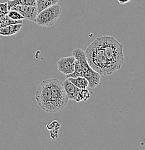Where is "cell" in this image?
I'll list each match as a JSON object with an SVG mask.
<instances>
[{"mask_svg": "<svg viewBox=\"0 0 145 150\" xmlns=\"http://www.w3.org/2000/svg\"><path fill=\"white\" fill-rule=\"evenodd\" d=\"M35 99L40 108L49 113L63 110L69 100L63 82L56 78L42 81L35 90Z\"/></svg>", "mask_w": 145, "mask_h": 150, "instance_id": "1", "label": "cell"}, {"mask_svg": "<svg viewBox=\"0 0 145 150\" xmlns=\"http://www.w3.org/2000/svg\"><path fill=\"white\" fill-rule=\"evenodd\" d=\"M85 56L90 67L100 75L108 76L118 70L107 59L97 38L87 48Z\"/></svg>", "mask_w": 145, "mask_h": 150, "instance_id": "2", "label": "cell"}, {"mask_svg": "<svg viewBox=\"0 0 145 150\" xmlns=\"http://www.w3.org/2000/svg\"><path fill=\"white\" fill-rule=\"evenodd\" d=\"M97 39L109 62L116 66L118 69H120L125 62L123 45L114 37L109 35H100L97 37Z\"/></svg>", "mask_w": 145, "mask_h": 150, "instance_id": "3", "label": "cell"}, {"mask_svg": "<svg viewBox=\"0 0 145 150\" xmlns=\"http://www.w3.org/2000/svg\"><path fill=\"white\" fill-rule=\"evenodd\" d=\"M72 56L80 64L83 71V77H85L88 81V87H90V88H95L98 87L100 83L101 75L95 71L88 64L85 56V51H83L82 48H75L73 51Z\"/></svg>", "mask_w": 145, "mask_h": 150, "instance_id": "4", "label": "cell"}, {"mask_svg": "<svg viewBox=\"0 0 145 150\" xmlns=\"http://www.w3.org/2000/svg\"><path fill=\"white\" fill-rule=\"evenodd\" d=\"M62 13V7L57 3L38 12L35 23L41 27H51L58 20Z\"/></svg>", "mask_w": 145, "mask_h": 150, "instance_id": "5", "label": "cell"}, {"mask_svg": "<svg viewBox=\"0 0 145 150\" xmlns=\"http://www.w3.org/2000/svg\"><path fill=\"white\" fill-rule=\"evenodd\" d=\"M10 10H16L23 16L24 19L35 22V18L38 15V9L36 6L30 5H15Z\"/></svg>", "mask_w": 145, "mask_h": 150, "instance_id": "6", "label": "cell"}, {"mask_svg": "<svg viewBox=\"0 0 145 150\" xmlns=\"http://www.w3.org/2000/svg\"><path fill=\"white\" fill-rule=\"evenodd\" d=\"M75 58L73 56L61 58L57 62V68L59 71L64 75L71 74L74 70Z\"/></svg>", "mask_w": 145, "mask_h": 150, "instance_id": "7", "label": "cell"}, {"mask_svg": "<svg viewBox=\"0 0 145 150\" xmlns=\"http://www.w3.org/2000/svg\"><path fill=\"white\" fill-rule=\"evenodd\" d=\"M63 87L64 89L65 92H66V95L69 100H75L77 98L78 93H79L81 89L79 87H76L74 84L71 83L69 79H66L63 82Z\"/></svg>", "mask_w": 145, "mask_h": 150, "instance_id": "8", "label": "cell"}, {"mask_svg": "<svg viewBox=\"0 0 145 150\" xmlns=\"http://www.w3.org/2000/svg\"><path fill=\"white\" fill-rule=\"evenodd\" d=\"M23 27V23L12 24L0 28V35L3 36H11L18 33Z\"/></svg>", "mask_w": 145, "mask_h": 150, "instance_id": "9", "label": "cell"}, {"mask_svg": "<svg viewBox=\"0 0 145 150\" xmlns=\"http://www.w3.org/2000/svg\"><path fill=\"white\" fill-rule=\"evenodd\" d=\"M15 5H30L36 6L35 0H9L7 2V9L10 11Z\"/></svg>", "mask_w": 145, "mask_h": 150, "instance_id": "10", "label": "cell"}, {"mask_svg": "<svg viewBox=\"0 0 145 150\" xmlns=\"http://www.w3.org/2000/svg\"><path fill=\"white\" fill-rule=\"evenodd\" d=\"M69 80L74 84L76 87H79V89H85L88 87L89 83L88 81L83 76H79V77L75 78H66Z\"/></svg>", "mask_w": 145, "mask_h": 150, "instance_id": "11", "label": "cell"}, {"mask_svg": "<svg viewBox=\"0 0 145 150\" xmlns=\"http://www.w3.org/2000/svg\"><path fill=\"white\" fill-rule=\"evenodd\" d=\"M35 1H36V7L38 13L43 9L57 4L59 0H35Z\"/></svg>", "mask_w": 145, "mask_h": 150, "instance_id": "12", "label": "cell"}, {"mask_svg": "<svg viewBox=\"0 0 145 150\" xmlns=\"http://www.w3.org/2000/svg\"><path fill=\"white\" fill-rule=\"evenodd\" d=\"M18 23H23V20H14L9 18L8 15L0 17V28L10 25L18 24Z\"/></svg>", "mask_w": 145, "mask_h": 150, "instance_id": "13", "label": "cell"}, {"mask_svg": "<svg viewBox=\"0 0 145 150\" xmlns=\"http://www.w3.org/2000/svg\"><path fill=\"white\" fill-rule=\"evenodd\" d=\"M66 78H75L79 76H83V71L82 69L80 64L77 59L74 61V70L71 74L66 75Z\"/></svg>", "mask_w": 145, "mask_h": 150, "instance_id": "14", "label": "cell"}, {"mask_svg": "<svg viewBox=\"0 0 145 150\" xmlns=\"http://www.w3.org/2000/svg\"><path fill=\"white\" fill-rule=\"evenodd\" d=\"M91 96V93H90L87 88L81 89L79 93H78L77 98H76V102H82V101H87Z\"/></svg>", "mask_w": 145, "mask_h": 150, "instance_id": "15", "label": "cell"}, {"mask_svg": "<svg viewBox=\"0 0 145 150\" xmlns=\"http://www.w3.org/2000/svg\"><path fill=\"white\" fill-rule=\"evenodd\" d=\"M7 15H8L9 18H10L14 20H23L24 19L23 15L16 10H10L8 13H7Z\"/></svg>", "mask_w": 145, "mask_h": 150, "instance_id": "16", "label": "cell"}, {"mask_svg": "<svg viewBox=\"0 0 145 150\" xmlns=\"http://www.w3.org/2000/svg\"><path fill=\"white\" fill-rule=\"evenodd\" d=\"M8 12L9 11L8 9H7V2L0 3V17L7 15Z\"/></svg>", "mask_w": 145, "mask_h": 150, "instance_id": "17", "label": "cell"}, {"mask_svg": "<svg viewBox=\"0 0 145 150\" xmlns=\"http://www.w3.org/2000/svg\"><path fill=\"white\" fill-rule=\"evenodd\" d=\"M131 0H118V1L119 2V4H125L126 3L129 2Z\"/></svg>", "mask_w": 145, "mask_h": 150, "instance_id": "18", "label": "cell"}]
</instances>
